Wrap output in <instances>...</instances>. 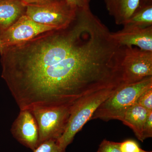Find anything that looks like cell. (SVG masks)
Listing matches in <instances>:
<instances>
[{"label":"cell","mask_w":152,"mask_h":152,"mask_svg":"<svg viewBox=\"0 0 152 152\" xmlns=\"http://www.w3.org/2000/svg\"><path fill=\"white\" fill-rule=\"evenodd\" d=\"M151 87L152 77L134 83L121 85L99 106L91 120L108 121L117 120L122 121L127 110L136 104L142 93Z\"/></svg>","instance_id":"1"},{"label":"cell","mask_w":152,"mask_h":152,"mask_svg":"<svg viewBox=\"0 0 152 152\" xmlns=\"http://www.w3.org/2000/svg\"><path fill=\"white\" fill-rule=\"evenodd\" d=\"M120 86L107 88L87 95L72 106L65 131L57 140V144L61 148L66 150L72 142L76 135L91 120L99 106Z\"/></svg>","instance_id":"2"},{"label":"cell","mask_w":152,"mask_h":152,"mask_svg":"<svg viewBox=\"0 0 152 152\" xmlns=\"http://www.w3.org/2000/svg\"><path fill=\"white\" fill-rule=\"evenodd\" d=\"M72 106L37 107L31 110L37 124L39 145L49 140H57L67 125Z\"/></svg>","instance_id":"3"},{"label":"cell","mask_w":152,"mask_h":152,"mask_svg":"<svg viewBox=\"0 0 152 152\" xmlns=\"http://www.w3.org/2000/svg\"><path fill=\"white\" fill-rule=\"evenodd\" d=\"M76 10L66 0H60L46 4L27 5L26 15L38 23L61 29L72 21Z\"/></svg>","instance_id":"4"},{"label":"cell","mask_w":152,"mask_h":152,"mask_svg":"<svg viewBox=\"0 0 152 152\" xmlns=\"http://www.w3.org/2000/svg\"><path fill=\"white\" fill-rule=\"evenodd\" d=\"M124 47L121 64L123 85L134 83L152 77V52L136 47Z\"/></svg>","instance_id":"5"},{"label":"cell","mask_w":152,"mask_h":152,"mask_svg":"<svg viewBox=\"0 0 152 152\" xmlns=\"http://www.w3.org/2000/svg\"><path fill=\"white\" fill-rule=\"evenodd\" d=\"M54 29H57L38 23L24 15L7 29L0 31V50L23 43Z\"/></svg>","instance_id":"6"},{"label":"cell","mask_w":152,"mask_h":152,"mask_svg":"<svg viewBox=\"0 0 152 152\" xmlns=\"http://www.w3.org/2000/svg\"><path fill=\"white\" fill-rule=\"evenodd\" d=\"M10 131L17 141L33 151L39 145L38 125L31 111L20 110L12 125Z\"/></svg>","instance_id":"7"},{"label":"cell","mask_w":152,"mask_h":152,"mask_svg":"<svg viewBox=\"0 0 152 152\" xmlns=\"http://www.w3.org/2000/svg\"><path fill=\"white\" fill-rule=\"evenodd\" d=\"M111 34L113 38L121 46L136 47L152 52V26L141 27L124 25L122 29Z\"/></svg>","instance_id":"8"},{"label":"cell","mask_w":152,"mask_h":152,"mask_svg":"<svg viewBox=\"0 0 152 152\" xmlns=\"http://www.w3.org/2000/svg\"><path fill=\"white\" fill-rule=\"evenodd\" d=\"M26 7L21 0L0 1V31L7 29L26 15Z\"/></svg>","instance_id":"9"},{"label":"cell","mask_w":152,"mask_h":152,"mask_svg":"<svg viewBox=\"0 0 152 152\" xmlns=\"http://www.w3.org/2000/svg\"><path fill=\"white\" fill-rule=\"evenodd\" d=\"M106 9L116 24L124 25L132 15L140 0H104Z\"/></svg>","instance_id":"10"},{"label":"cell","mask_w":152,"mask_h":152,"mask_svg":"<svg viewBox=\"0 0 152 152\" xmlns=\"http://www.w3.org/2000/svg\"><path fill=\"white\" fill-rule=\"evenodd\" d=\"M149 111L135 104L127 110L122 122L132 130L139 140L143 142L142 129Z\"/></svg>","instance_id":"11"},{"label":"cell","mask_w":152,"mask_h":152,"mask_svg":"<svg viewBox=\"0 0 152 152\" xmlns=\"http://www.w3.org/2000/svg\"><path fill=\"white\" fill-rule=\"evenodd\" d=\"M124 25L141 27L152 26V0H140L137 9Z\"/></svg>","instance_id":"12"},{"label":"cell","mask_w":152,"mask_h":152,"mask_svg":"<svg viewBox=\"0 0 152 152\" xmlns=\"http://www.w3.org/2000/svg\"><path fill=\"white\" fill-rule=\"evenodd\" d=\"M33 152H66V150L62 148L55 140H49L39 145Z\"/></svg>","instance_id":"13"},{"label":"cell","mask_w":152,"mask_h":152,"mask_svg":"<svg viewBox=\"0 0 152 152\" xmlns=\"http://www.w3.org/2000/svg\"><path fill=\"white\" fill-rule=\"evenodd\" d=\"M136 104L148 110L152 111V87L145 90L138 98Z\"/></svg>","instance_id":"14"},{"label":"cell","mask_w":152,"mask_h":152,"mask_svg":"<svg viewBox=\"0 0 152 152\" xmlns=\"http://www.w3.org/2000/svg\"><path fill=\"white\" fill-rule=\"evenodd\" d=\"M97 152H122L120 142L104 140L100 144Z\"/></svg>","instance_id":"15"},{"label":"cell","mask_w":152,"mask_h":152,"mask_svg":"<svg viewBox=\"0 0 152 152\" xmlns=\"http://www.w3.org/2000/svg\"><path fill=\"white\" fill-rule=\"evenodd\" d=\"M122 152H152L142 149L137 142L132 140H128L120 142Z\"/></svg>","instance_id":"16"},{"label":"cell","mask_w":152,"mask_h":152,"mask_svg":"<svg viewBox=\"0 0 152 152\" xmlns=\"http://www.w3.org/2000/svg\"><path fill=\"white\" fill-rule=\"evenodd\" d=\"M152 137V111L148 115L144 123L142 129V139L143 141L146 139Z\"/></svg>","instance_id":"17"},{"label":"cell","mask_w":152,"mask_h":152,"mask_svg":"<svg viewBox=\"0 0 152 152\" xmlns=\"http://www.w3.org/2000/svg\"><path fill=\"white\" fill-rule=\"evenodd\" d=\"M91 0H66L68 4L76 8L90 7Z\"/></svg>","instance_id":"18"},{"label":"cell","mask_w":152,"mask_h":152,"mask_svg":"<svg viewBox=\"0 0 152 152\" xmlns=\"http://www.w3.org/2000/svg\"><path fill=\"white\" fill-rule=\"evenodd\" d=\"M26 5H43L54 2L60 0H21Z\"/></svg>","instance_id":"19"},{"label":"cell","mask_w":152,"mask_h":152,"mask_svg":"<svg viewBox=\"0 0 152 152\" xmlns=\"http://www.w3.org/2000/svg\"><path fill=\"white\" fill-rule=\"evenodd\" d=\"M0 1H2V0H0Z\"/></svg>","instance_id":"20"}]
</instances>
